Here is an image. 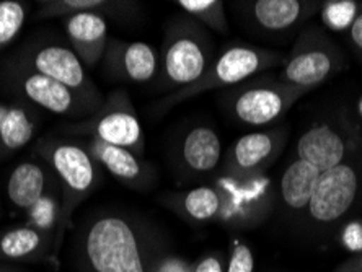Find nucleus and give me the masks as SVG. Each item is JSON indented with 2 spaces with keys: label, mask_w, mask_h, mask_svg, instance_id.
I'll return each mask as SVG.
<instances>
[{
  "label": "nucleus",
  "mask_w": 362,
  "mask_h": 272,
  "mask_svg": "<svg viewBox=\"0 0 362 272\" xmlns=\"http://www.w3.org/2000/svg\"><path fill=\"white\" fill-rule=\"evenodd\" d=\"M286 138L284 129L250 132L238 137L223 158L222 175L235 179L264 175L269 165L278 158Z\"/></svg>",
  "instance_id": "obj_13"
},
{
  "label": "nucleus",
  "mask_w": 362,
  "mask_h": 272,
  "mask_svg": "<svg viewBox=\"0 0 362 272\" xmlns=\"http://www.w3.org/2000/svg\"><path fill=\"white\" fill-rule=\"evenodd\" d=\"M40 153L59 183L62 222L57 238H61L77 206L100 184V165L87 147L69 141H42Z\"/></svg>",
  "instance_id": "obj_3"
},
{
  "label": "nucleus",
  "mask_w": 362,
  "mask_h": 272,
  "mask_svg": "<svg viewBox=\"0 0 362 272\" xmlns=\"http://www.w3.org/2000/svg\"><path fill=\"white\" fill-rule=\"evenodd\" d=\"M170 206L181 217L193 223H206L217 220L219 217L222 201L216 186H198L185 193H178L168 197Z\"/></svg>",
  "instance_id": "obj_22"
},
{
  "label": "nucleus",
  "mask_w": 362,
  "mask_h": 272,
  "mask_svg": "<svg viewBox=\"0 0 362 272\" xmlns=\"http://www.w3.org/2000/svg\"><path fill=\"white\" fill-rule=\"evenodd\" d=\"M281 62H284V57L279 52L243 45L230 46L214 57V61L211 62V66L207 67L204 76L199 80H196L188 87L170 93L160 103L156 105V110L163 113V111L173 108L175 105L198 97L201 93L223 87H233V85L242 83L245 80L266 71V69L279 66Z\"/></svg>",
  "instance_id": "obj_4"
},
{
  "label": "nucleus",
  "mask_w": 362,
  "mask_h": 272,
  "mask_svg": "<svg viewBox=\"0 0 362 272\" xmlns=\"http://www.w3.org/2000/svg\"><path fill=\"white\" fill-rule=\"evenodd\" d=\"M344 66V56L318 26H308L296 40L278 80L308 93L332 78Z\"/></svg>",
  "instance_id": "obj_5"
},
{
  "label": "nucleus",
  "mask_w": 362,
  "mask_h": 272,
  "mask_svg": "<svg viewBox=\"0 0 362 272\" xmlns=\"http://www.w3.org/2000/svg\"><path fill=\"white\" fill-rule=\"evenodd\" d=\"M341 243L351 253H362V220L346 223L341 232Z\"/></svg>",
  "instance_id": "obj_31"
},
{
  "label": "nucleus",
  "mask_w": 362,
  "mask_h": 272,
  "mask_svg": "<svg viewBox=\"0 0 362 272\" xmlns=\"http://www.w3.org/2000/svg\"><path fill=\"white\" fill-rule=\"evenodd\" d=\"M348 31H349V38L353 41V45L362 52V10H359L358 17L354 18L353 25H351V28Z\"/></svg>",
  "instance_id": "obj_33"
},
{
  "label": "nucleus",
  "mask_w": 362,
  "mask_h": 272,
  "mask_svg": "<svg viewBox=\"0 0 362 272\" xmlns=\"http://www.w3.org/2000/svg\"><path fill=\"white\" fill-rule=\"evenodd\" d=\"M72 132L90 136L108 146L126 148L137 157L146 150V136L136 108L124 90H116L105 100L97 113L71 126Z\"/></svg>",
  "instance_id": "obj_6"
},
{
  "label": "nucleus",
  "mask_w": 362,
  "mask_h": 272,
  "mask_svg": "<svg viewBox=\"0 0 362 272\" xmlns=\"http://www.w3.org/2000/svg\"><path fill=\"white\" fill-rule=\"evenodd\" d=\"M320 173V170L300 158H296L284 170L279 181V199L291 215L305 214Z\"/></svg>",
  "instance_id": "obj_20"
},
{
  "label": "nucleus",
  "mask_w": 362,
  "mask_h": 272,
  "mask_svg": "<svg viewBox=\"0 0 362 272\" xmlns=\"http://www.w3.org/2000/svg\"><path fill=\"white\" fill-rule=\"evenodd\" d=\"M148 272H193V264L178 254L158 248L148 263Z\"/></svg>",
  "instance_id": "obj_30"
},
{
  "label": "nucleus",
  "mask_w": 362,
  "mask_h": 272,
  "mask_svg": "<svg viewBox=\"0 0 362 272\" xmlns=\"http://www.w3.org/2000/svg\"><path fill=\"white\" fill-rule=\"evenodd\" d=\"M7 106H8V105H2V103H0V122L4 121L5 114H7Z\"/></svg>",
  "instance_id": "obj_36"
},
{
  "label": "nucleus",
  "mask_w": 362,
  "mask_h": 272,
  "mask_svg": "<svg viewBox=\"0 0 362 272\" xmlns=\"http://www.w3.org/2000/svg\"><path fill=\"white\" fill-rule=\"evenodd\" d=\"M212 42L206 28L191 17L177 18L165 31L158 88L177 92L199 80L211 62Z\"/></svg>",
  "instance_id": "obj_2"
},
{
  "label": "nucleus",
  "mask_w": 362,
  "mask_h": 272,
  "mask_svg": "<svg viewBox=\"0 0 362 272\" xmlns=\"http://www.w3.org/2000/svg\"><path fill=\"white\" fill-rule=\"evenodd\" d=\"M227 258L221 253L204 254L193 264V272H226Z\"/></svg>",
  "instance_id": "obj_32"
},
{
  "label": "nucleus",
  "mask_w": 362,
  "mask_h": 272,
  "mask_svg": "<svg viewBox=\"0 0 362 272\" xmlns=\"http://www.w3.org/2000/svg\"><path fill=\"white\" fill-rule=\"evenodd\" d=\"M359 172L356 165L344 162L325 170L317 179L305 215L317 227H329L348 214L359 194Z\"/></svg>",
  "instance_id": "obj_9"
},
{
  "label": "nucleus",
  "mask_w": 362,
  "mask_h": 272,
  "mask_svg": "<svg viewBox=\"0 0 362 272\" xmlns=\"http://www.w3.org/2000/svg\"><path fill=\"white\" fill-rule=\"evenodd\" d=\"M8 73L10 78H12L10 82L18 90L21 97L30 101L31 105L49 111V113L83 117L95 114L101 108V105H103L83 97L76 90L56 82L51 77L42 76V73L17 61L8 69Z\"/></svg>",
  "instance_id": "obj_8"
},
{
  "label": "nucleus",
  "mask_w": 362,
  "mask_h": 272,
  "mask_svg": "<svg viewBox=\"0 0 362 272\" xmlns=\"http://www.w3.org/2000/svg\"><path fill=\"white\" fill-rule=\"evenodd\" d=\"M359 142L358 129L337 121H322L307 129L297 141V158L325 172L344 163Z\"/></svg>",
  "instance_id": "obj_12"
},
{
  "label": "nucleus",
  "mask_w": 362,
  "mask_h": 272,
  "mask_svg": "<svg viewBox=\"0 0 362 272\" xmlns=\"http://www.w3.org/2000/svg\"><path fill=\"white\" fill-rule=\"evenodd\" d=\"M17 62L76 90L83 97L105 103L103 97L95 87L92 78L87 76L85 66L72 51V47L52 45V42L45 46H30L23 51L21 57H17Z\"/></svg>",
  "instance_id": "obj_11"
},
{
  "label": "nucleus",
  "mask_w": 362,
  "mask_h": 272,
  "mask_svg": "<svg viewBox=\"0 0 362 272\" xmlns=\"http://www.w3.org/2000/svg\"><path fill=\"white\" fill-rule=\"evenodd\" d=\"M0 272H26V271L20 268H13V266H8V264H0Z\"/></svg>",
  "instance_id": "obj_35"
},
{
  "label": "nucleus",
  "mask_w": 362,
  "mask_h": 272,
  "mask_svg": "<svg viewBox=\"0 0 362 272\" xmlns=\"http://www.w3.org/2000/svg\"><path fill=\"white\" fill-rule=\"evenodd\" d=\"M226 272H255L253 252L242 238H233L228 244Z\"/></svg>",
  "instance_id": "obj_29"
},
{
  "label": "nucleus",
  "mask_w": 362,
  "mask_h": 272,
  "mask_svg": "<svg viewBox=\"0 0 362 272\" xmlns=\"http://www.w3.org/2000/svg\"><path fill=\"white\" fill-rule=\"evenodd\" d=\"M334 272H362V253H358L341 266H338Z\"/></svg>",
  "instance_id": "obj_34"
},
{
  "label": "nucleus",
  "mask_w": 362,
  "mask_h": 272,
  "mask_svg": "<svg viewBox=\"0 0 362 272\" xmlns=\"http://www.w3.org/2000/svg\"><path fill=\"white\" fill-rule=\"evenodd\" d=\"M35 131L36 122L31 111L23 105H8L7 114L0 122V147L7 152H17L28 146Z\"/></svg>",
  "instance_id": "obj_23"
},
{
  "label": "nucleus",
  "mask_w": 362,
  "mask_h": 272,
  "mask_svg": "<svg viewBox=\"0 0 362 272\" xmlns=\"http://www.w3.org/2000/svg\"><path fill=\"white\" fill-rule=\"evenodd\" d=\"M28 5L20 0L0 2V51L17 38L26 21Z\"/></svg>",
  "instance_id": "obj_27"
},
{
  "label": "nucleus",
  "mask_w": 362,
  "mask_h": 272,
  "mask_svg": "<svg viewBox=\"0 0 362 272\" xmlns=\"http://www.w3.org/2000/svg\"><path fill=\"white\" fill-rule=\"evenodd\" d=\"M322 2L308 0H248L240 8L258 28L264 31H289L320 12Z\"/></svg>",
  "instance_id": "obj_15"
},
{
  "label": "nucleus",
  "mask_w": 362,
  "mask_h": 272,
  "mask_svg": "<svg viewBox=\"0 0 362 272\" xmlns=\"http://www.w3.org/2000/svg\"><path fill=\"white\" fill-rule=\"evenodd\" d=\"M47 237L35 227L17 225L0 232V261H35L46 256L52 247Z\"/></svg>",
  "instance_id": "obj_21"
},
{
  "label": "nucleus",
  "mask_w": 362,
  "mask_h": 272,
  "mask_svg": "<svg viewBox=\"0 0 362 272\" xmlns=\"http://www.w3.org/2000/svg\"><path fill=\"white\" fill-rule=\"evenodd\" d=\"M106 69L127 82L147 83L158 77L160 54L156 47L142 41L126 42L108 40L105 52Z\"/></svg>",
  "instance_id": "obj_14"
},
{
  "label": "nucleus",
  "mask_w": 362,
  "mask_h": 272,
  "mask_svg": "<svg viewBox=\"0 0 362 272\" xmlns=\"http://www.w3.org/2000/svg\"><path fill=\"white\" fill-rule=\"evenodd\" d=\"M160 248L147 225L121 212H98L83 222L77 238L81 272H148Z\"/></svg>",
  "instance_id": "obj_1"
},
{
  "label": "nucleus",
  "mask_w": 362,
  "mask_h": 272,
  "mask_svg": "<svg viewBox=\"0 0 362 272\" xmlns=\"http://www.w3.org/2000/svg\"><path fill=\"white\" fill-rule=\"evenodd\" d=\"M129 4L121 2H106V0H46L41 2V10L38 12L40 18H67L71 15L98 12L103 13L108 10L126 8Z\"/></svg>",
  "instance_id": "obj_25"
},
{
  "label": "nucleus",
  "mask_w": 362,
  "mask_h": 272,
  "mask_svg": "<svg viewBox=\"0 0 362 272\" xmlns=\"http://www.w3.org/2000/svg\"><path fill=\"white\" fill-rule=\"evenodd\" d=\"M221 158V137L211 126H193L180 143V163L188 173L209 175L219 167Z\"/></svg>",
  "instance_id": "obj_19"
},
{
  "label": "nucleus",
  "mask_w": 362,
  "mask_h": 272,
  "mask_svg": "<svg viewBox=\"0 0 362 272\" xmlns=\"http://www.w3.org/2000/svg\"><path fill=\"white\" fill-rule=\"evenodd\" d=\"M358 111H359V114L362 117V98L359 100V103H358Z\"/></svg>",
  "instance_id": "obj_37"
},
{
  "label": "nucleus",
  "mask_w": 362,
  "mask_h": 272,
  "mask_svg": "<svg viewBox=\"0 0 362 272\" xmlns=\"http://www.w3.org/2000/svg\"><path fill=\"white\" fill-rule=\"evenodd\" d=\"M177 5L204 28L217 31V33L228 31L226 7L221 0H178Z\"/></svg>",
  "instance_id": "obj_26"
},
{
  "label": "nucleus",
  "mask_w": 362,
  "mask_h": 272,
  "mask_svg": "<svg viewBox=\"0 0 362 272\" xmlns=\"http://www.w3.org/2000/svg\"><path fill=\"white\" fill-rule=\"evenodd\" d=\"M303 95L300 90L274 80L245 85L228 95L227 101L230 113L242 124L266 126L284 116Z\"/></svg>",
  "instance_id": "obj_10"
},
{
  "label": "nucleus",
  "mask_w": 362,
  "mask_h": 272,
  "mask_svg": "<svg viewBox=\"0 0 362 272\" xmlns=\"http://www.w3.org/2000/svg\"><path fill=\"white\" fill-rule=\"evenodd\" d=\"M87 148L101 168L132 189H147L156 181V173L151 165L126 148L108 146L97 138H90Z\"/></svg>",
  "instance_id": "obj_17"
},
{
  "label": "nucleus",
  "mask_w": 362,
  "mask_h": 272,
  "mask_svg": "<svg viewBox=\"0 0 362 272\" xmlns=\"http://www.w3.org/2000/svg\"><path fill=\"white\" fill-rule=\"evenodd\" d=\"M26 214V223L35 227L52 240L57 238L62 222V201L61 189H52L30 207Z\"/></svg>",
  "instance_id": "obj_24"
},
{
  "label": "nucleus",
  "mask_w": 362,
  "mask_h": 272,
  "mask_svg": "<svg viewBox=\"0 0 362 272\" xmlns=\"http://www.w3.org/2000/svg\"><path fill=\"white\" fill-rule=\"evenodd\" d=\"M222 207L219 220L230 228H253L264 222L274 204V186L268 176L235 179L221 175L216 179Z\"/></svg>",
  "instance_id": "obj_7"
},
{
  "label": "nucleus",
  "mask_w": 362,
  "mask_h": 272,
  "mask_svg": "<svg viewBox=\"0 0 362 272\" xmlns=\"http://www.w3.org/2000/svg\"><path fill=\"white\" fill-rule=\"evenodd\" d=\"M66 35L72 45V51L85 67L92 69L105 57L108 46V21L106 15L85 12L64 18Z\"/></svg>",
  "instance_id": "obj_16"
},
{
  "label": "nucleus",
  "mask_w": 362,
  "mask_h": 272,
  "mask_svg": "<svg viewBox=\"0 0 362 272\" xmlns=\"http://www.w3.org/2000/svg\"><path fill=\"white\" fill-rule=\"evenodd\" d=\"M59 188L56 176L45 165L33 160L18 163L8 175L7 196L12 206L28 211L42 196Z\"/></svg>",
  "instance_id": "obj_18"
},
{
  "label": "nucleus",
  "mask_w": 362,
  "mask_h": 272,
  "mask_svg": "<svg viewBox=\"0 0 362 272\" xmlns=\"http://www.w3.org/2000/svg\"><path fill=\"white\" fill-rule=\"evenodd\" d=\"M358 13L359 4L354 0H327L320 4L323 25L332 31L349 30Z\"/></svg>",
  "instance_id": "obj_28"
}]
</instances>
